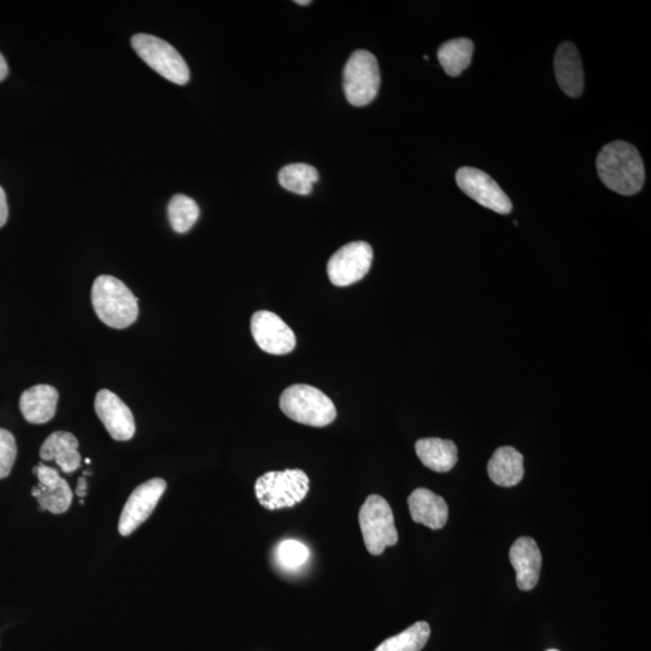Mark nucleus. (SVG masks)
<instances>
[{"label":"nucleus","mask_w":651,"mask_h":651,"mask_svg":"<svg viewBox=\"0 0 651 651\" xmlns=\"http://www.w3.org/2000/svg\"><path fill=\"white\" fill-rule=\"evenodd\" d=\"M597 173L609 190L624 196L636 195L645 180L644 163L630 143L613 142L604 146L596 161Z\"/></svg>","instance_id":"obj_1"},{"label":"nucleus","mask_w":651,"mask_h":651,"mask_svg":"<svg viewBox=\"0 0 651 651\" xmlns=\"http://www.w3.org/2000/svg\"><path fill=\"white\" fill-rule=\"evenodd\" d=\"M92 306L105 325L123 330L134 324L139 315L138 298L111 275H101L92 286Z\"/></svg>","instance_id":"obj_2"},{"label":"nucleus","mask_w":651,"mask_h":651,"mask_svg":"<svg viewBox=\"0 0 651 651\" xmlns=\"http://www.w3.org/2000/svg\"><path fill=\"white\" fill-rule=\"evenodd\" d=\"M280 409L298 424L325 427L337 418V409L330 397L314 386L292 385L280 397Z\"/></svg>","instance_id":"obj_3"},{"label":"nucleus","mask_w":651,"mask_h":651,"mask_svg":"<svg viewBox=\"0 0 651 651\" xmlns=\"http://www.w3.org/2000/svg\"><path fill=\"white\" fill-rule=\"evenodd\" d=\"M309 492V478L301 469L268 472L256 480L257 501L268 510L292 508Z\"/></svg>","instance_id":"obj_4"},{"label":"nucleus","mask_w":651,"mask_h":651,"mask_svg":"<svg viewBox=\"0 0 651 651\" xmlns=\"http://www.w3.org/2000/svg\"><path fill=\"white\" fill-rule=\"evenodd\" d=\"M359 523L363 542L372 555L384 553L398 543L394 513L384 497L371 495L360 509Z\"/></svg>","instance_id":"obj_5"},{"label":"nucleus","mask_w":651,"mask_h":651,"mask_svg":"<svg viewBox=\"0 0 651 651\" xmlns=\"http://www.w3.org/2000/svg\"><path fill=\"white\" fill-rule=\"evenodd\" d=\"M132 46L138 56L164 79L177 85L189 82V66L167 41L150 34H136L132 38Z\"/></svg>","instance_id":"obj_6"},{"label":"nucleus","mask_w":651,"mask_h":651,"mask_svg":"<svg viewBox=\"0 0 651 651\" xmlns=\"http://www.w3.org/2000/svg\"><path fill=\"white\" fill-rule=\"evenodd\" d=\"M380 69L371 52L359 50L350 56L344 68V92L354 107H365L378 96Z\"/></svg>","instance_id":"obj_7"},{"label":"nucleus","mask_w":651,"mask_h":651,"mask_svg":"<svg viewBox=\"0 0 651 651\" xmlns=\"http://www.w3.org/2000/svg\"><path fill=\"white\" fill-rule=\"evenodd\" d=\"M373 263L372 246L354 242L340 248L328 261L327 273L333 285L350 286L366 277Z\"/></svg>","instance_id":"obj_8"},{"label":"nucleus","mask_w":651,"mask_h":651,"mask_svg":"<svg viewBox=\"0 0 651 651\" xmlns=\"http://www.w3.org/2000/svg\"><path fill=\"white\" fill-rule=\"evenodd\" d=\"M456 183L463 193L484 208L502 215L512 213L513 204L506 192L483 170L463 167L457 170Z\"/></svg>","instance_id":"obj_9"},{"label":"nucleus","mask_w":651,"mask_h":651,"mask_svg":"<svg viewBox=\"0 0 651 651\" xmlns=\"http://www.w3.org/2000/svg\"><path fill=\"white\" fill-rule=\"evenodd\" d=\"M166 489L167 483L163 479L155 478L139 485L132 492L120 516L119 532L121 536L131 535L148 520Z\"/></svg>","instance_id":"obj_10"},{"label":"nucleus","mask_w":651,"mask_h":651,"mask_svg":"<svg viewBox=\"0 0 651 651\" xmlns=\"http://www.w3.org/2000/svg\"><path fill=\"white\" fill-rule=\"evenodd\" d=\"M251 333L265 353L286 355L296 348L295 333L280 316L267 310L252 315Z\"/></svg>","instance_id":"obj_11"},{"label":"nucleus","mask_w":651,"mask_h":651,"mask_svg":"<svg viewBox=\"0 0 651 651\" xmlns=\"http://www.w3.org/2000/svg\"><path fill=\"white\" fill-rule=\"evenodd\" d=\"M95 409L110 436L119 442L131 441L136 433V421L127 404L109 390L98 392Z\"/></svg>","instance_id":"obj_12"},{"label":"nucleus","mask_w":651,"mask_h":651,"mask_svg":"<svg viewBox=\"0 0 651 651\" xmlns=\"http://www.w3.org/2000/svg\"><path fill=\"white\" fill-rule=\"evenodd\" d=\"M33 472L37 474L39 485L33 489L32 495L37 498L40 509L52 514L66 513L73 502V491L66 480L55 468L44 463L35 467Z\"/></svg>","instance_id":"obj_13"},{"label":"nucleus","mask_w":651,"mask_h":651,"mask_svg":"<svg viewBox=\"0 0 651 651\" xmlns=\"http://www.w3.org/2000/svg\"><path fill=\"white\" fill-rule=\"evenodd\" d=\"M509 560L516 572V583L523 591L536 588L541 576L542 554L535 539L521 537L509 551Z\"/></svg>","instance_id":"obj_14"},{"label":"nucleus","mask_w":651,"mask_h":651,"mask_svg":"<svg viewBox=\"0 0 651 651\" xmlns=\"http://www.w3.org/2000/svg\"><path fill=\"white\" fill-rule=\"evenodd\" d=\"M555 74L561 90L567 96L578 98L584 91V69L576 45L566 41L555 55Z\"/></svg>","instance_id":"obj_15"},{"label":"nucleus","mask_w":651,"mask_h":651,"mask_svg":"<svg viewBox=\"0 0 651 651\" xmlns=\"http://www.w3.org/2000/svg\"><path fill=\"white\" fill-rule=\"evenodd\" d=\"M410 515L415 523L441 530L448 523L449 508L444 498L434 492L421 488L413 491L408 498Z\"/></svg>","instance_id":"obj_16"},{"label":"nucleus","mask_w":651,"mask_h":651,"mask_svg":"<svg viewBox=\"0 0 651 651\" xmlns=\"http://www.w3.org/2000/svg\"><path fill=\"white\" fill-rule=\"evenodd\" d=\"M60 394L56 387L50 385H35L23 392L20 408L29 424L43 425L54 419Z\"/></svg>","instance_id":"obj_17"},{"label":"nucleus","mask_w":651,"mask_h":651,"mask_svg":"<svg viewBox=\"0 0 651 651\" xmlns=\"http://www.w3.org/2000/svg\"><path fill=\"white\" fill-rule=\"evenodd\" d=\"M79 441L73 433L58 431L46 439L40 449L41 460L56 461L64 473H73L81 466Z\"/></svg>","instance_id":"obj_18"},{"label":"nucleus","mask_w":651,"mask_h":651,"mask_svg":"<svg viewBox=\"0 0 651 651\" xmlns=\"http://www.w3.org/2000/svg\"><path fill=\"white\" fill-rule=\"evenodd\" d=\"M422 465L437 473H447L459 460L456 444L441 438H424L415 444Z\"/></svg>","instance_id":"obj_19"},{"label":"nucleus","mask_w":651,"mask_h":651,"mask_svg":"<svg viewBox=\"0 0 651 651\" xmlns=\"http://www.w3.org/2000/svg\"><path fill=\"white\" fill-rule=\"evenodd\" d=\"M488 473L496 485L512 488L524 478V456L512 447L497 449L489 462Z\"/></svg>","instance_id":"obj_20"},{"label":"nucleus","mask_w":651,"mask_h":651,"mask_svg":"<svg viewBox=\"0 0 651 651\" xmlns=\"http://www.w3.org/2000/svg\"><path fill=\"white\" fill-rule=\"evenodd\" d=\"M474 44L472 40L459 38L447 41L438 50V60L445 73L459 76L472 62Z\"/></svg>","instance_id":"obj_21"},{"label":"nucleus","mask_w":651,"mask_h":651,"mask_svg":"<svg viewBox=\"0 0 651 651\" xmlns=\"http://www.w3.org/2000/svg\"><path fill=\"white\" fill-rule=\"evenodd\" d=\"M319 181V173L306 163H293L284 167L279 173V183L285 190L307 196Z\"/></svg>","instance_id":"obj_22"},{"label":"nucleus","mask_w":651,"mask_h":651,"mask_svg":"<svg viewBox=\"0 0 651 651\" xmlns=\"http://www.w3.org/2000/svg\"><path fill=\"white\" fill-rule=\"evenodd\" d=\"M431 627L426 621H419L406 631L387 638L374 651H421L430 639Z\"/></svg>","instance_id":"obj_23"},{"label":"nucleus","mask_w":651,"mask_h":651,"mask_svg":"<svg viewBox=\"0 0 651 651\" xmlns=\"http://www.w3.org/2000/svg\"><path fill=\"white\" fill-rule=\"evenodd\" d=\"M199 214H201V210H199L198 204L190 197L177 195L169 202V222L177 233L189 232L196 225Z\"/></svg>","instance_id":"obj_24"},{"label":"nucleus","mask_w":651,"mask_h":651,"mask_svg":"<svg viewBox=\"0 0 651 651\" xmlns=\"http://www.w3.org/2000/svg\"><path fill=\"white\" fill-rule=\"evenodd\" d=\"M279 561L287 568H297L309 559V550L301 542L286 539L278 547Z\"/></svg>","instance_id":"obj_25"},{"label":"nucleus","mask_w":651,"mask_h":651,"mask_svg":"<svg viewBox=\"0 0 651 651\" xmlns=\"http://www.w3.org/2000/svg\"><path fill=\"white\" fill-rule=\"evenodd\" d=\"M17 447L13 433L0 428V479L7 478L14 467Z\"/></svg>","instance_id":"obj_26"},{"label":"nucleus","mask_w":651,"mask_h":651,"mask_svg":"<svg viewBox=\"0 0 651 651\" xmlns=\"http://www.w3.org/2000/svg\"><path fill=\"white\" fill-rule=\"evenodd\" d=\"M9 216V208L7 202V195H5L2 186H0V228L7 224Z\"/></svg>","instance_id":"obj_27"},{"label":"nucleus","mask_w":651,"mask_h":651,"mask_svg":"<svg viewBox=\"0 0 651 651\" xmlns=\"http://www.w3.org/2000/svg\"><path fill=\"white\" fill-rule=\"evenodd\" d=\"M9 73L8 63L5 61V58L0 54V81H3L7 78Z\"/></svg>","instance_id":"obj_28"},{"label":"nucleus","mask_w":651,"mask_h":651,"mask_svg":"<svg viewBox=\"0 0 651 651\" xmlns=\"http://www.w3.org/2000/svg\"><path fill=\"white\" fill-rule=\"evenodd\" d=\"M87 482L85 478H80L78 488H76V495L85 497L87 495Z\"/></svg>","instance_id":"obj_29"},{"label":"nucleus","mask_w":651,"mask_h":651,"mask_svg":"<svg viewBox=\"0 0 651 651\" xmlns=\"http://www.w3.org/2000/svg\"><path fill=\"white\" fill-rule=\"evenodd\" d=\"M296 3L298 5H303V7H304V5H309L312 2H309V0H298V2H296Z\"/></svg>","instance_id":"obj_30"},{"label":"nucleus","mask_w":651,"mask_h":651,"mask_svg":"<svg viewBox=\"0 0 651 651\" xmlns=\"http://www.w3.org/2000/svg\"><path fill=\"white\" fill-rule=\"evenodd\" d=\"M547 651H559V650H556V649H550V650H547Z\"/></svg>","instance_id":"obj_31"}]
</instances>
